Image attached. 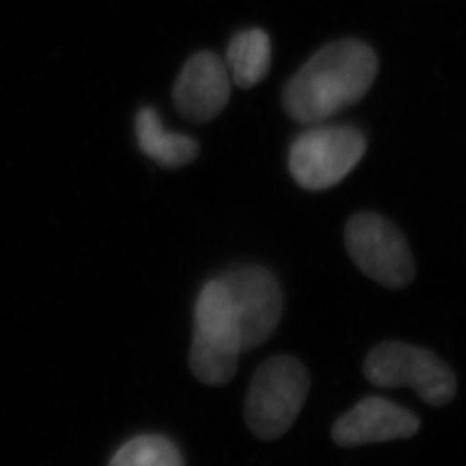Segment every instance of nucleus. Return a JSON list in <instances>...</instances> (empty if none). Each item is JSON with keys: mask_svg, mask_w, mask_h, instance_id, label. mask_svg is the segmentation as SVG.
<instances>
[{"mask_svg": "<svg viewBox=\"0 0 466 466\" xmlns=\"http://www.w3.org/2000/svg\"><path fill=\"white\" fill-rule=\"evenodd\" d=\"M289 150V171L306 190L340 184L367 152V137L350 125H311Z\"/></svg>", "mask_w": 466, "mask_h": 466, "instance_id": "nucleus-4", "label": "nucleus"}, {"mask_svg": "<svg viewBox=\"0 0 466 466\" xmlns=\"http://www.w3.org/2000/svg\"><path fill=\"white\" fill-rule=\"evenodd\" d=\"M109 466H185V458L171 439L146 433L125 442L113 454Z\"/></svg>", "mask_w": 466, "mask_h": 466, "instance_id": "nucleus-12", "label": "nucleus"}, {"mask_svg": "<svg viewBox=\"0 0 466 466\" xmlns=\"http://www.w3.org/2000/svg\"><path fill=\"white\" fill-rule=\"evenodd\" d=\"M135 134L140 150L159 167H182L199 156V144L192 137L167 132L152 107L137 113Z\"/></svg>", "mask_w": 466, "mask_h": 466, "instance_id": "nucleus-10", "label": "nucleus"}, {"mask_svg": "<svg viewBox=\"0 0 466 466\" xmlns=\"http://www.w3.org/2000/svg\"><path fill=\"white\" fill-rule=\"evenodd\" d=\"M309 392V377L296 358L277 356L265 361L250 380L246 396V421L250 432L275 441L287 432Z\"/></svg>", "mask_w": 466, "mask_h": 466, "instance_id": "nucleus-3", "label": "nucleus"}, {"mask_svg": "<svg viewBox=\"0 0 466 466\" xmlns=\"http://www.w3.org/2000/svg\"><path fill=\"white\" fill-rule=\"evenodd\" d=\"M350 259L371 280L400 290L415 279V261L406 237L377 213H358L344 232Z\"/></svg>", "mask_w": 466, "mask_h": 466, "instance_id": "nucleus-6", "label": "nucleus"}, {"mask_svg": "<svg viewBox=\"0 0 466 466\" xmlns=\"http://www.w3.org/2000/svg\"><path fill=\"white\" fill-rule=\"evenodd\" d=\"M420 420L415 413L383 398L360 400L344 417L335 421L333 442L340 448L410 439L418 432Z\"/></svg>", "mask_w": 466, "mask_h": 466, "instance_id": "nucleus-9", "label": "nucleus"}, {"mask_svg": "<svg viewBox=\"0 0 466 466\" xmlns=\"http://www.w3.org/2000/svg\"><path fill=\"white\" fill-rule=\"evenodd\" d=\"M379 73V59L361 40L342 38L318 50L283 88V109L294 121L318 125L358 104Z\"/></svg>", "mask_w": 466, "mask_h": 466, "instance_id": "nucleus-1", "label": "nucleus"}, {"mask_svg": "<svg viewBox=\"0 0 466 466\" xmlns=\"http://www.w3.org/2000/svg\"><path fill=\"white\" fill-rule=\"evenodd\" d=\"M232 78L225 61L215 52L202 50L185 63L175 86L177 111L192 123H208L227 107Z\"/></svg>", "mask_w": 466, "mask_h": 466, "instance_id": "nucleus-8", "label": "nucleus"}, {"mask_svg": "<svg viewBox=\"0 0 466 466\" xmlns=\"http://www.w3.org/2000/svg\"><path fill=\"white\" fill-rule=\"evenodd\" d=\"M218 280L232 302L242 350L267 342L282 319L283 294L277 277L267 268L240 265L227 269Z\"/></svg>", "mask_w": 466, "mask_h": 466, "instance_id": "nucleus-7", "label": "nucleus"}, {"mask_svg": "<svg viewBox=\"0 0 466 466\" xmlns=\"http://www.w3.org/2000/svg\"><path fill=\"white\" fill-rule=\"evenodd\" d=\"M227 69L238 88H252L267 78L271 66V40L261 28L233 35L227 49Z\"/></svg>", "mask_w": 466, "mask_h": 466, "instance_id": "nucleus-11", "label": "nucleus"}, {"mask_svg": "<svg viewBox=\"0 0 466 466\" xmlns=\"http://www.w3.org/2000/svg\"><path fill=\"white\" fill-rule=\"evenodd\" d=\"M365 377L377 387H411L431 406L454 400L458 383L451 368L432 350L402 342H383L365 361Z\"/></svg>", "mask_w": 466, "mask_h": 466, "instance_id": "nucleus-5", "label": "nucleus"}, {"mask_svg": "<svg viewBox=\"0 0 466 466\" xmlns=\"http://www.w3.org/2000/svg\"><path fill=\"white\" fill-rule=\"evenodd\" d=\"M244 352L232 302L219 280H209L200 289L194 308V339L190 370L206 385L230 382Z\"/></svg>", "mask_w": 466, "mask_h": 466, "instance_id": "nucleus-2", "label": "nucleus"}]
</instances>
